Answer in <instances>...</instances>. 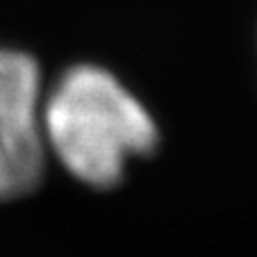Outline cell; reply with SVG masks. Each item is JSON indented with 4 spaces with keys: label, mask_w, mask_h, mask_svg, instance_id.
<instances>
[{
    "label": "cell",
    "mask_w": 257,
    "mask_h": 257,
    "mask_svg": "<svg viewBox=\"0 0 257 257\" xmlns=\"http://www.w3.org/2000/svg\"><path fill=\"white\" fill-rule=\"evenodd\" d=\"M44 80L30 53L0 46V200L41 185L48 146L41 123Z\"/></svg>",
    "instance_id": "cell-2"
},
{
    "label": "cell",
    "mask_w": 257,
    "mask_h": 257,
    "mask_svg": "<svg viewBox=\"0 0 257 257\" xmlns=\"http://www.w3.org/2000/svg\"><path fill=\"white\" fill-rule=\"evenodd\" d=\"M48 153L82 185L114 189L132 160L151 157L160 127L146 105L98 64H75L44 93Z\"/></svg>",
    "instance_id": "cell-1"
}]
</instances>
